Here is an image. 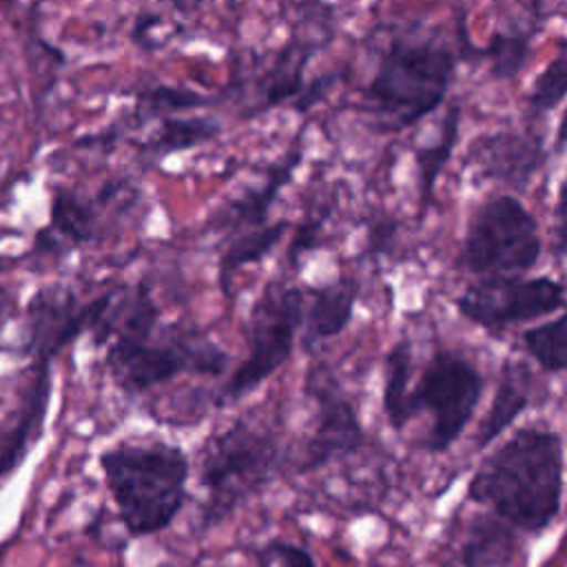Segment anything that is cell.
I'll use <instances>...</instances> for the list:
<instances>
[{
  "label": "cell",
  "mask_w": 567,
  "mask_h": 567,
  "mask_svg": "<svg viewBox=\"0 0 567 567\" xmlns=\"http://www.w3.org/2000/svg\"><path fill=\"white\" fill-rule=\"evenodd\" d=\"M563 470V436L545 427H520L478 463L467 481V498L516 532L540 534L560 514Z\"/></svg>",
  "instance_id": "cell-1"
},
{
  "label": "cell",
  "mask_w": 567,
  "mask_h": 567,
  "mask_svg": "<svg viewBox=\"0 0 567 567\" xmlns=\"http://www.w3.org/2000/svg\"><path fill=\"white\" fill-rule=\"evenodd\" d=\"M97 463L128 536L157 534L182 512L190 463L179 445L122 441L106 447Z\"/></svg>",
  "instance_id": "cell-2"
},
{
  "label": "cell",
  "mask_w": 567,
  "mask_h": 567,
  "mask_svg": "<svg viewBox=\"0 0 567 567\" xmlns=\"http://www.w3.org/2000/svg\"><path fill=\"white\" fill-rule=\"evenodd\" d=\"M456 62L458 55L434 35H392L363 89L374 124L396 133L436 111L454 82Z\"/></svg>",
  "instance_id": "cell-3"
},
{
  "label": "cell",
  "mask_w": 567,
  "mask_h": 567,
  "mask_svg": "<svg viewBox=\"0 0 567 567\" xmlns=\"http://www.w3.org/2000/svg\"><path fill=\"white\" fill-rule=\"evenodd\" d=\"M284 470V450L275 434L237 419L206 439L199 454L204 529L226 520L252 494L270 485Z\"/></svg>",
  "instance_id": "cell-4"
},
{
  "label": "cell",
  "mask_w": 567,
  "mask_h": 567,
  "mask_svg": "<svg viewBox=\"0 0 567 567\" xmlns=\"http://www.w3.org/2000/svg\"><path fill=\"white\" fill-rule=\"evenodd\" d=\"M226 365L228 352L197 332L113 337L106 343V370L113 383L131 396L182 374L219 377Z\"/></svg>",
  "instance_id": "cell-5"
},
{
  "label": "cell",
  "mask_w": 567,
  "mask_h": 567,
  "mask_svg": "<svg viewBox=\"0 0 567 567\" xmlns=\"http://www.w3.org/2000/svg\"><path fill=\"white\" fill-rule=\"evenodd\" d=\"M543 255L538 219L514 195L487 197L472 215L458 250V266L476 277L525 275Z\"/></svg>",
  "instance_id": "cell-6"
},
{
  "label": "cell",
  "mask_w": 567,
  "mask_h": 567,
  "mask_svg": "<svg viewBox=\"0 0 567 567\" xmlns=\"http://www.w3.org/2000/svg\"><path fill=\"white\" fill-rule=\"evenodd\" d=\"M303 317V290L268 284L246 319V357L228 377L221 399L239 401L288 363Z\"/></svg>",
  "instance_id": "cell-7"
},
{
  "label": "cell",
  "mask_w": 567,
  "mask_h": 567,
  "mask_svg": "<svg viewBox=\"0 0 567 567\" xmlns=\"http://www.w3.org/2000/svg\"><path fill=\"white\" fill-rule=\"evenodd\" d=\"M483 374L470 359L450 348H439L425 363L419 381L410 388V419L430 414V432L423 450L430 454L447 452L465 432L483 396Z\"/></svg>",
  "instance_id": "cell-8"
},
{
  "label": "cell",
  "mask_w": 567,
  "mask_h": 567,
  "mask_svg": "<svg viewBox=\"0 0 567 567\" xmlns=\"http://www.w3.org/2000/svg\"><path fill=\"white\" fill-rule=\"evenodd\" d=\"M454 306L470 323L501 334L512 326L536 321L565 306V286L551 277L487 275L470 284Z\"/></svg>",
  "instance_id": "cell-9"
},
{
  "label": "cell",
  "mask_w": 567,
  "mask_h": 567,
  "mask_svg": "<svg viewBox=\"0 0 567 567\" xmlns=\"http://www.w3.org/2000/svg\"><path fill=\"white\" fill-rule=\"evenodd\" d=\"M109 299L111 290L80 303L78 295L66 286L51 284L40 288L27 303L22 352L33 359L53 361L80 334L97 326Z\"/></svg>",
  "instance_id": "cell-10"
},
{
  "label": "cell",
  "mask_w": 567,
  "mask_h": 567,
  "mask_svg": "<svg viewBox=\"0 0 567 567\" xmlns=\"http://www.w3.org/2000/svg\"><path fill=\"white\" fill-rule=\"evenodd\" d=\"M317 403L315 427L301 447V461L297 472H312L341 461L361 450L365 443V430L352 401L334 385L310 381Z\"/></svg>",
  "instance_id": "cell-11"
},
{
  "label": "cell",
  "mask_w": 567,
  "mask_h": 567,
  "mask_svg": "<svg viewBox=\"0 0 567 567\" xmlns=\"http://www.w3.org/2000/svg\"><path fill=\"white\" fill-rule=\"evenodd\" d=\"M472 159L483 177L525 190L547 159L545 137L516 128L492 131L476 140Z\"/></svg>",
  "instance_id": "cell-12"
},
{
  "label": "cell",
  "mask_w": 567,
  "mask_h": 567,
  "mask_svg": "<svg viewBox=\"0 0 567 567\" xmlns=\"http://www.w3.org/2000/svg\"><path fill=\"white\" fill-rule=\"evenodd\" d=\"M51 361L33 359V379L29 381L16 416L0 425V481L11 476L42 439L51 403Z\"/></svg>",
  "instance_id": "cell-13"
},
{
  "label": "cell",
  "mask_w": 567,
  "mask_h": 567,
  "mask_svg": "<svg viewBox=\"0 0 567 567\" xmlns=\"http://www.w3.org/2000/svg\"><path fill=\"white\" fill-rule=\"evenodd\" d=\"M299 162L301 151H290L279 164L270 166L264 184L246 188L239 197H233L217 213H213L208 228H213L215 233L237 235L241 230L264 226L268 221L272 204L279 197V190L290 182Z\"/></svg>",
  "instance_id": "cell-14"
},
{
  "label": "cell",
  "mask_w": 567,
  "mask_h": 567,
  "mask_svg": "<svg viewBox=\"0 0 567 567\" xmlns=\"http://www.w3.org/2000/svg\"><path fill=\"white\" fill-rule=\"evenodd\" d=\"M534 381V372L525 361L507 359L503 363L489 410L476 430L478 450L496 441L532 405Z\"/></svg>",
  "instance_id": "cell-15"
},
{
  "label": "cell",
  "mask_w": 567,
  "mask_h": 567,
  "mask_svg": "<svg viewBox=\"0 0 567 567\" xmlns=\"http://www.w3.org/2000/svg\"><path fill=\"white\" fill-rule=\"evenodd\" d=\"M359 288L354 281L339 279L326 286H319L310 292V306L301 317V343L312 348L317 341L332 339L346 330L352 321L354 303Z\"/></svg>",
  "instance_id": "cell-16"
},
{
  "label": "cell",
  "mask_w": 567,
  "mask_h": 567,
  "mask_svg": "<svg viewBox=\"0 0 567 567\" xmlns=\"http://www.w3.org/2000/svg\"><path fill=\"white\" fill-rule=\"evenodd\" d=\"M516 554V529L494 514H478L465 532L461 567H509Z\"/></svg>",
  "instance_id": "cell-17"
},
{
  "label": "cell",
  "mask_w": 567,
  "mask_h": 567,
  "mask_svg": "<svg viewBox=\"0 0 567 567\" xmlns=\"http://www.w3.org/2000/svg\"><path fill=\"white\" fill-rule=\"evenodd\" d=\"M221 133V122L210 115L164 117L157 131L142 146V162L157 164L171 153L188 151L197 144L213 142Z\"/></svg>",
  "instance_id": "cell-18"
},
{
  "label": "cell",
  "mask_w": 567,
  "mask_h": 567,
  "mask_svg": "<svg viewBox=\"0 0 567 567\" xmlns=\"http://www.w3.org/2000/svg\"><path fill=\"white\" fill-rule=\"evenodd\" d=\"M286 228H288V224L284 219H279L272 224L266 221L264 226L248 228V230H241L230 237V241L226 244V248L219 257V264H217L219 288L226 297L230 295V281H233L235 272L244 266L264 261L277 248Z\"/></svg>",
  "instance_id": "cell-19"
},
{
  "label": "cell",
  "mask_w": 567,
  "mask_h": 567,
  "mask_svg": "<svg viewBox=\"0 0 567 567\" xmlns=\"http://www.w3.org/2000/svg\"><path fill=\"white\" fill-rule=\"evenodd\" d=\"M317 47L306 42H290L272 62L266 80L261 84V104L259 111H268L284 102H297L301 91L306 89L303 71L308 62L315 58Z\"/></svg>",
  "instance_id": "cell-20"
},
{
  "label": "cell",
  "mask_w": 567,
  "mask_h": 567,
  "mask_svg": "<svg viewBox=\"0 0 567 567\" xmlns=\"http://www.w3.org/2000/svg\"><path fill=\"white\" fill-rule=\"evenodd\" d=\"M49 228L69 250L93 241L97 235L95 204L71 188H55L51 197Z\"/></svg>",
  "instance_id": "cell-21"
},
{
  "label": "cell",
  "mask_w": 567,
  "mask_h": 567,
  "mask_svg": "<svg viewBox=\"0 0 567 567\" xmlns=\"http://www.w3.org/2000/svg\"><path fill=\"white\" fill-rule=\"evenodd\" d=\"M410 377H412V343L410 339H401L385 354L383 388H381L383 414L388 425L394 432H401L412 421L408 410Z\"/></svg>",
  "instance_id": "cell-22"
},
{
  "label": "cell",
  "mask_w": 567,
  "mask_h": 567,
  "mask_svg": "<svg viewBox=\"0 0 567 567\" xmlns=\"http://www.w3.org/2000/svg\"><path fill=\"white\" fill-rule=\"evenodd\" d=\"M458 131H461V106L452 104L441 122V131H439V137L434 140V144H425L414 153L421 210L427 208V204L434 195L436 179L441 177L447 159L452 157V151L458 140Z\"/></svg>",
  "instance_id": "cell-23"
},
{
  "label": "cell",
  "mask_w": 567,
  "mask_h": 567,
  "mask_svg": "<svg viewBox=\"0 0 567 567\" xmlns=\"http://www.w3.org/2000/svg\"><path fill=\"white\" fill-rule=\"evenodd\" d=\"M536 29H507L496 31L481 55L489 60V73L496 80L516 78L529 60V47Z\"/></svg>",
  "instance_id": "cell-24"
},
{
  "label": "cell",
  "mask_w": 567,
  "mask_h": 567,
  "mask_svg": "<svg viewBox=\"0 0 567 567\" xmlns=\"http://www.w3.org/2000/svg\"><path fill=\"white\" fill-rule=\"evenodd\" d=\"M523 346L527 354L549 374H560L567 365L565 343V317L558 315L551 321L538 323L523 332Z\"/></svg>",
  "instance_id": "cell-25"
},
{
  "label": "cell",
  "mask_w": 567,
  "mask_h": 567,
  "mask_svg": "<svg viewBox=\"0 0 567 567\" xmlns=\"http://www.w3.org/2000/svg\"><path fill=\"white\" fill-rule=\"evenodd\" d=\"M565 44H560L558 53L554 55V60L538 73V78L534 80L532 93H529V113L532 115H545L549 111H554L556 106H560V102L565 100V91H567V66H565Z\"/></svg>",
  "instance_id": "cell-26"
},
{
  "label": "cell",
  "mask_w": 567,
  "mask_h": 567,
  "mask_svg": "<svg viewBox=\"0 0 567 567\" xmlns=\"http://www.w3.org/2000/svg\"><path fill=\"white\" fill-rule=\"evenodd\" d=\"M213 100L197 93V91H188L182 86H166V84H157L146 89L140 95V104H137V113L142 117H157L159 113L166 111H186V109H199L210 104Z\"/></svg>",
  "instance_id": "cell-27"
},
{
  "label": "cell",
  "mask_w": 567,
  "mask_h": 567,
  "mask_svg": "<svg viewBox=\"0 0 567 567\" xmlns=\"http://www.w3.org/2000/svg\"><path fill=\"white\" fill-rule=\"evenodd\" d=\"M259 558L264 565L277 560L281 567H317L312 554L306 547L284 540H272L270 545H266L259 551Z\"/></svg>",
  "instance_id": "cell-28"
},
{
  "label": "cell",
  "mask_w": 567,
  "mask_h": 567,
  "mask_svg": "<svg viewBox=\"0 0 567 567\" xmlns=\"http://www.w3.org/2000/svg\"><path fill=\"white\" fill-rule=\"evenodd\" d=\"M33 250L40 252L42 257H64L69 252V248L60 241V237L53 235V230L49 226H44L35 233Z\"/></svg>",
  "instance_id": "cell-29"
},
{
  "label": "cell",
  "mask_w": 567,
  "mask_h": 567,
  "mask_svg": "<svg viewBox=\"0 0 567 567\" xmlns=\"http://www.w3.org/2000/svg\"><path fill=\"white\" fill-rule=\"evenodd\" d=\"M556 255L563 259L565 255V210H563V197H558L556 204Z\"/></svg>",
  "instance_id": "cell-30"
},
{
  "label": "cell",
  "mask_w": 567,
  "mask_h": 567,
  "mask_svg": "<svg viewBox=\"0 0 567 567\" xmlns=\"http://www.w3.org/2000/svg\"><path fill=\"white\" fill-rule=\"evenodd\" d=\"M9 308V290L0 284V312H7Z\"/></svg>",
  "instance_id": "cell-31"
}]
</instances>
